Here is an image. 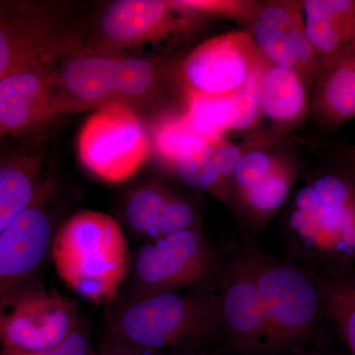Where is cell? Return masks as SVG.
<instances>
[{"label": "cell", "mask_w": 355, "mask_h": 355, "mask_svg": "<svg viewBox=\"0 0 355 355\" xmlns=\"http://www.w3.org/2000/svg\"><path fill=\"white\" fill-rule=\"evenodd\" d=\"M106 340L151 350L207 354L220 338L218 291H182L116 298L105 318Z\"/></svg>", "instance_id": "cell-1"}, {"label": "cell", "mask_w": 355, "mask_h": 355, "mask_svg": "<svg viewBox=\"0 0 355 355\" xmlns=\"http://www.w3.org/2000/svg\"><path fill=\"white\" fill-rule=\"evenodd\" d=\"M289 259L312 272L355 266V186L342 172L297 191L286 229Z\"/></svg>", "instance_id": "cell-2"}, {"label": "cell", "mask_w": 355, "mask_h": 355, "mask_svg": "<svg viewBox=\"0 0 355 355\" xmlns=\"http://www.w3.org/2000/svg\"><path fill=\"white\" fill-rule=\"evenodd\" d=\"M50 254L69 288L105 306L120 295L132 258L120 222L95 210L67 219L53 234Z\"/></svg>", "instance_id": "cell-3"}, {"label": "cell", "mask_w": 355, "mask_h": 355, "mask_svg": "<svg viewBox=\"0 0 355 355\" xmlns=\"http://www.w3.org/2000/svg\"><path fill=\"white\" fill-rule=\"evenodd\" d=\"M178 74L179 67L158 60L74 51L57 67L62 114L110 104L133 109L157 99Z\"/></svg>", "instance_id": "cell-4"}, {"label": "cell", "mask_w": 355, "mask_h": 355, "mask_svg": "<svg viewBox=\"0 0 355 355\" xmlns=\"http://www.w3.org/2000/svg\"><path fill=\"white\" fill-rule=\"evenodd\" d=\"M253 270L266 323V354L301 345L330 317L314 272L289 258H277L254 242L242 246Z\"/></svg>", "instance_id": "cell-5"}, {"label": "cell", "mask_w": 355, "mask_h": 355, "mask_svg": "<svg viewBox=\"0 0 355 355\" xmlns=\"http://www.w3.org/2000/svg\"><path fill=\"white\" fill-rule=\"evenodd\" d=\"M222 263L202 227L146 241L132 258L116 298L135 300L182 291H218Z\"/></svg>", "instance_id": "cell-6"}, {"label": "cell", "mask_w": 355, "mask_h": 355, "mask_svg": "<svg viewBox=\"0 0 355 355\" xmlns=\"http://www.w3.org/2000/svg\"><path fill=\"white\" fill-rule=\"evenodd\" d=\"M77 303L32 279L0 299L1 349L36 352L57 347L77 327Z\"/></svg>", "instance_id": "cell-7"}, {"label": "cell", "mask_w": 355, "mask_h": 355, "mask_svg": "<svg viewBox=\"0 0 355 355\" xmlns=\"http://www.w3.org/2000/svg\"><path fill=\"white\" fill-rule=\"evenodd\" d=\"M81 162L95 176L120 183L142 167L150 153V140L132 107L110 104L96 110L78 137Z\"/></svg>", "instance_id": "cell-8"}, {"label": "cell", "mask_w": 355, "mask_h": 355, "mask_svg": "<svg viewBox=\"0 0 355 355\" xmlns=\"http://www.w3.org/2000/svg\"><path fill=\"white\" fill-rule=\"evenodd\" d=\"M268 62L249 30L227 33L191 51L180 65L179 78L186 92L223 97L253 85Z\"/></svg>", "instance_id": "cell-9"}, {"label": "cell", "mask_w": 355, "mask_h": 355, "mask_svg": "<svg viewBox=\"0 0 355 355\" xmlns=\"http://www.w3.org/2000/svg\"><path fill=\"white\" fill-rule=\"evenodd\" d=\"M79 48L76 37L53 27L35 4L0 1V80L21 69L55 67Z\"/></svg>", "instance_id": "cell-10"}, {"label": "cell", "mask_w": 355, "mask_h": 355, "mask_svg": "<svg viewBox=\"0 0 355 355\" xmlns=\"http://www.w3.org/2000/svg\"><path fill=\"white\" fill-rule=\"evenodd\" d=\"M220 336L233 352L265 355V311L251 265L242 247L221 260Z\"/></svg>", "instance_id": "cell-11"}, {"label": "cell", "mask_w": 355, "mask_h": 355, "mask_svg": "<svg viewBox=\"0 0 355 355\" xmlns=\"http://www.w3.org/2000/svg\"><path fill=\"white\" fill-rule=\"evenodd\" d=\"M246 24L268 62L293 70L313 87L323 60L306 34L302 1L256 2Z\"/></svg>", "instance_id": "cell-12"}, {"label": "cell", "mask_w": 355, "mask_h": 355, "mask_svg": "<svg viewBox=\"0 0 355 355\" xmlns=\"http://www.w3.org/2000/svg\"><path fill=\"white\" fill-rule=\"evenodd\" d=\"M196 16L164 0H119L102 13L92 48L95 53L133 48L164 38L190 25Z\"/></svg>", "instance_id": "cell-13"}, {"label": "cell", "mask_w": 355, "mask_h": 355, "mask_svg": "<svg viewBox=\"0 0 355 355\" xmlns=\"http://www.w3.org/2000/svg\"><path fill=\"white\" fill-rule=\"evenodd\" d=\"M41 195L0 233V299L34 279L50 254L55 231Z\"/></svg>", "instance_id": "cell-14"}, {"label": "cell", "mask_w": 355, "mask_h": 355, "mask_svg": "<svg viewBox=\"0 0 355 355\" xmlns=\"http://www.w3.org/2000/svg\"><path fill=\"white\" fill-rule=\"evenodd\" d=\"M62 114L57 67H29L0 80V123L6 133H30Z\"/></svg>", "instance_id": "cell-15"}, {"label": "cell", "mask_w": 355, "mask_h": 355, "mask_svg": "<svg viewBox=\"0 0 355 355\" xmlns=\"http://www.w3.org/2000/svg\"><path fill=\"white\" fill-rule=\"evenodd\" d=\"M123 222L132 237L144 242L202 227L193 203L158 182L139 184L128 193Z\"/></svg>", "instance_id": "cell-16"}, {"label": "cell", "mask_w": 355, "mask_h": 355, "mask_svg": "<svg viewBox=\"0 0 355 355\" xmlns=\"http://www.w3.org/2000/svg\"><path fill=\"white\" fill-rule=\"evenodd\" d=\"M309 114L324 130L355 118V49L323 60L311 92Z\"/></svg>", "instance_id": "cell-17"}, {"label": "cell", "mask_w": 355, "mask_h": 355, "mask_svg": "<svg viewBox=\"0 0 355 355\" xmlns=\"http://www.w3.org/2000/svg\"><path fill=\"white\" fill-rule=\"evenodd\" d=\"M186 99L184 114L191 127L210 142L222 139L226 130L252 127L261 114L254 83L237 94L211 97L187 92Z\"/></svg>", "instance_id": "cell-18"}, {"label": "cell", "mask_w": 355, "mask_h": 355, "mask_svg": "<svg viewBox=\"0 0 355 355\" xmlns=\"http://www.w3.org/2000/svg\"><path fill=\"white\" fill-rule=\"evenodd\" d=\"M305 30L322 60L355 49V0L302 1Z\"/></svg>", "instance_id": "cell-19"}, {"label": "cell", "mask_w": 355, "mask_h": 355, "mask_svg": "<svg viewBox=\"0 0 355 355\" xmlns=\"http://www.w3.org/2000/svg\"><path fill=\"white\" fill-rule=\"evenodd\" d=\"M293 70L268 62L254 81L261 114L280 125L298 123L309 113V89Z\"/></svg>", "instance_id": "cell-20"}, {"label": "cell", "mask_w": 355, "mask_h": 355, "mask_svg": "<svg viewBox=\"0 0 355 355\" xmlns=\"http://www.w3.org/2000/svg\"><path fill=\"white\" fill-rule=\"evenodd\" d=\"M295 179V168L282 159L272 171L231 190L228 200L239 205L252 228L261 229L286 202Z\"/></svg>", "instance_id": "cell-21"}, {"label": "cell", "mask_w": 355, "mask_h": 355, "mask_svg": "<svg viewBox=\"0 0 355 355\" xmlns=\"http://www.w3.org/2000/svg\"><path fill=\"white\" fill-rule=\"evenodd\" d=\"M38 156L14 153L0 155V233L41 193Z\"/></svg>", "instance_id": "cell-22"}, {"label": "cell", "mask_w": 355, "mask_h": 355, "mask_svg": "<svg viewBox=\"0 0 355 355\" xmlns=\"http://www.w3.org/2000/svg\"><path fill=\"white\" fill-rule=\"evenodd\" d=\"M331 321L355 355V277L352 268L314 272Z\"/></svg>", "instance_id": "cell-23"}, {"label": "cell", "mask_w": 355, "mask_h": 355, "mask_svg": "<svg viewBox=\"0 0 355 355\" xmlns=\"http://www.w3.org/2000/svg\"><path fill=\"white\" fill-rule=\"evenodd\" d=\"M212 144L202 139L175 159L170 167L191 188L211 191L223 202L228 200V184L212 157Z\"/></svg>", "instance_id": "cell-24"}, {"label": "cell", "mask_w": 355, "mask_h": 355, "mask_svg": "<svg viewBox=\"0 0 355 355\" xmlns=\"http://www.w3.org/2000/svg\"><path fill=\"white\" fill-rule=\"evenodd\" d=\"M154 146L160 158L169 166L175 159L203 137L191 127L186 114L161 119L153 130Z\"/></svg>", "instance_id": "cell-25"}, {"label": "cell", "mask_w": 355, "mask_h": 355, "mask_svg": "<svg viewBox=\"0 0 355 355\" xmlns=\"http://www.w3.org/2000/svg\"><path fill=\"white\" fill-rule=\"evenodd\" d=\"M177 8L191 15L228 16L237 18L245 23L249 19L256 2L252 1H203V0H179L172 1Z\"/></svg>", "instance_id": "cell-26"}, {"label": "cell", "mask_w": 355, "mask_h": 355, "mask_svg": "<svg viewBox=\"0 0 355 355\" xmlns=\"http://www.w3.org/2000/svg\"><path fill=\"white\" fill-rule=\"evenodd\" d=\"M90 340L85 333L77 327L76 330L57 347L36 352L15 349H1L0 355H94Z\"/></svg>", "instance_id": "cell-27"}, {"label": "cell", "mask_w": 355, "mask_h": 355, "mask_svg": "<svg viewBox=\"0 0 355 355\" xmlns=\"http://www.w3.org/2000/svg\"><path fill=\"white\" fill-rule=\"evenodd\" d=\"M243 153L239 147L229 144L224 139L212 144V157L222 178L228 184V190L231 177Z\"/></svg>", "instance_id": "cell-28"}, {"label": "cell", "mask_w": 355, "mask_h": 355, "mask_svg": "<svg viewBox=\"0 0 355 355\" xmlns=\"http://www.w3.org/2000/svg\"><path fill=\"white\" fill-rule=\"evenodd\" d=\"M94 355H207L200 352H180V350H151L118 340H105L99 352Z\"/></svg>", "instance_id": "cell-29"}, {"label": "cell", "mask_w": 355, "mask_h": 355, "mask_svg": "<svg viewBox=\"0 0 355 355\" xmlns=\"http://www.w3.org/2000/svg\"><path fill=\"white\" fill-rule=\"evenodd\" d=\"M329 161L355 186V146L347 144H331L328 150Z\"/></svg>", "instance_id": "cell-30"}, {"label": "cell", "mask_w": 355, "mask_h": 355, "mask_svg": "<svg viewBox=\"0 0 355 355\" xmlns=\"http://www.w3.org/2000/svg\"><path fill=\"white\" fill-rule=\"evenodd\" d=\"M273 355H328L324 354V352H321V350L316 349H305L304 347H301V345H297V347H291V349L284 350V352H280L279 354H275Z\"/></svg>", "instance_id": "cell-31"}, {"label": "cell", "mask_w": 355, "mask_h": 355, "mask_svg": "<svg viewBox=\"0 0 355 355\" xmlns=\"http://www.w3.org/2000/svg\"><path fill=\"white\" fill-rule=\"evenodd\" d=\"M6 135H7V133L6 130H4L3 127H2L1 123H0V139Z\"/></svg>", "instance_id": "cell-32"}, {"label": "cell", "mask_w": 355, "mask_h": 355, "mask_svg": "<svg viewBox=\"0 0 355 355\" xmlns=\"http://www.w3.org/2000/svg\"><path fill=\"white\" fill-rule=\"evenodd\" d=\"M352 272H354V277H355V266H354V268H352Z\"/></svg>", "instance_id": "cell-33"}]
</instances>
